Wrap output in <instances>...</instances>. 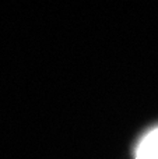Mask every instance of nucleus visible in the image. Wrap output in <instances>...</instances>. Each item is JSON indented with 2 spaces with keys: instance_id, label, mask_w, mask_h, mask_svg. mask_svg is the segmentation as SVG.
Here are the masks:
<instances>
[{
  "instance_id": "f257e3e1",
  "label": "nucleus",
  "mask_w": 158,
  "mask_h": 159,
  "mask_svg": "<svg viewBox=\"0 0 158 159\" xmlns=\"http://www.w3.org/2000/svg\"><path fill=\"white\" fill-rule=\"evenodd\" d=\"M136 159H158V126L147 131L134 149Z\"/></svg>"
}]
</instances>
